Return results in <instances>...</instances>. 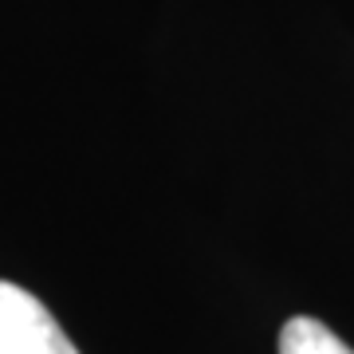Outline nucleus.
I'll list each match as a JSON object with an SVG mask.
<instances>
[{
	"instance_id": "nucleus-1",
	"label": "nucleus",
	"mask_w": 354,
	"mask_h": 354,
	"mask_svg": "<svg viewBox=\"0 0 354 354\" xmlns=\"http://www.w3.org/2000/svg\"><path fill=\"white\" fill-rule=\"evenodd\" d=\"M0 354H79L48 307L20 283L0 279Z\"/></svg>"
},
{
	"instance_id": "nucleus-2",
	"label": "nucleus",
	"mask_w": 354,
	"mask_h": 354,
	"mask_svg": "<svg viewBox=\"0 0 354 354\" xmlns=\"http://www.w3.org/2000/svg\"><path fill=\"white\" fill-rule=\"evenodd\" d=\"M279 354H354L346 342L311 315H295L279 330Z\"/></svg>"
}]
</instances>
